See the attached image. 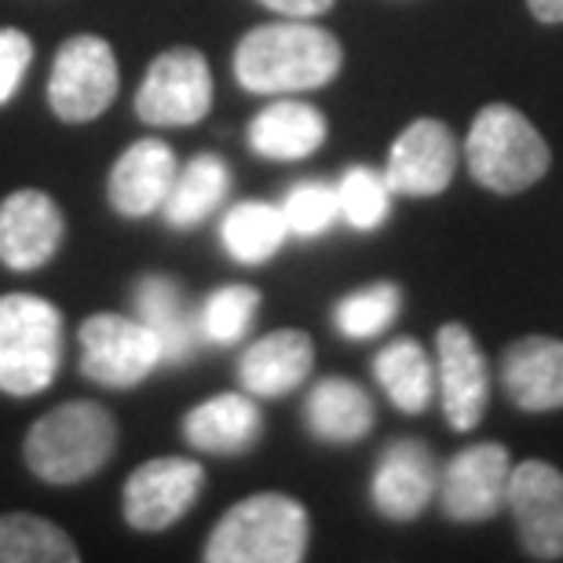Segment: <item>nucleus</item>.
<instances>
[{
	"label": "nucleus",
	"mask_w": 563,
	"mask_h": 563,
	"mask_svg": "<svg viewBox=\"0 0 563 563\" xmlns=\"http://www.w3.org/2000/svg\"><path fill=\"white\" fill-rule=\"evenodd\" d=\"M63 363V311L30 292L0 297V391L41 396Z\"/></svg>",
	"instance_id": "obj_3"
},
{
	"label": "nucleus",
	"mask_w": 563,
	"mask_h": 563,
	"mask_svg": "<svg viewBox=\"0 0 563 563\" xmlns=\"http://www.w3.org/2000/svg\"><path fill=\"white\" fill-rule=\"evenodd\" d=\"M118 450V421L99 402L74 399L55 407L52 413L30 428L22 454L37 479L55 487H74L114 457Z\"/></svg>",
	"instance_id": "obj_2"
},
{
	"label": "nucleus",
	"mask_w": 563,
	"mask_h": 563,
	"mask_svg": "<svg viewBox=\"0 0 563 563\" xmlns=\"http://www.w3.org/2000/svg\"><path fill=\"white\" fill-rule=\"evenodd\" d=\"M220 239L239 264H264L289 239L286 212L282 206H267V201H242L223 217Z\"/></svg>",
	"instance_id": "obj_24"
},
{
	"label": "nucleus",
	"mask_w": 563,
	"mask_h": 563,
	"mask_svg": "<svg viewBox=\"0 0 563 563\" xmlns=\"http://www.w3.org/2000/svg\"><path fill=\"white\" fill-rule=\"evenodd\" d=\"M206 487V468L187 457H154L125 483V520L136 531H165L184 520Z\"/></svg>",
	"instance_id": "obj_9"
},
{
	"label": "nucleus",
	"mask_w": 563,
	"mask_h": 563,
	"mask_svg": "<svg viewBox=\"0 0 563 563\" xmlns=\"http://www.w3.org/2000/svg\"><path fill=\"white\" fill-rule=\"evenodd\" d=\"M509 450L498 443H476L446 461L439 476L443 512L457 523H483L505 505L509 494Z\"/></svg>",
	"instance_id": "obj_10"
},
{
	"label": "nucleus",
	"mask_w": 563,
	"mask_h": 563,
	"mask_svg": "<svg viewBox=\"0 0 563 563\" xmlns=\"http://www.w3.org/2000/svg\"><path fill=\"white\" fill-rule=\"evenodd\" d=\"M228 190H231V173H228V162H223V157H217V154L190 157V162L176 173V184L162 206L165 223L176 231L198 228V223L228 198Z\"/></svg>",
	"instance_id": "obj_23"
},
{
	"label": "nucleus",
	"mask_w": 563,
	"mask_h": 563,
	"mask_svg": "<svg viewBox=\"0 0 563 563\" xmlns=\"http://www.w3.org/2000/svg\"><path fill=\"white\" fill-rule=\"evenodd\" d=\"M308 549V512L286 494H253L223 512L206 542L209 563H297Z\"/></svg>",
	"instance_id": "obj_4"
},
{
	"label": "nucleus",
	"mask_w": 563,
	"mask_h": 563,
	"mask_svg": "<svg viewBox=\"0 0 563 563\" xmlns=\"http://www.w3.org/2000/svg\"><path fill=\"white\" fill-rule=\"evenodd\" d=\"M341 41L311 22H272L245 33L234 48V77L256 96L322 88L341 74Z\"/></svg>",
	"instance_id": "obj_1"
},
{
	"label": "nucleus",
	"mask_w": 563,
	"mask_h": 563,
	"mask_svg": "<svg viewBox=\"0 0 563 563\" xmlns=\"http://www.w3.org/2000/svg\"><path fill=\"white\" fill-rule=\"evenodd\" d=\"M33 63V41L22 30L0 26V107L19 92L22 74Z\"/></svg>",
	"instance_id": "obj_31"
},
{
	"label": "nucleus",
	"mask_w": 563,
	"mask_h": 563,
	"mask_svg": "<svg viewBox=\"0 0 563 563\" xmlns=\"http://www.w3.org/2000/svg\"><path fill=\"white\" fill-rule=\"evenodd\" d=\"M212 107V74L198 48H168L151 63L140 92L136 114L146 125L176 129L195 125Z\"/></svg>",
	"instance_id": "obj_8"
},
{
	"label": "nucleus",
	"mask_w": 563,
	"mask_h": 563,
	"mask_svg": "<svg viewBox=\"0 0 563 563\" xmlns=\"http://www.w3.org/2000/svg\"><path fill=\"white\" fill-rule=\"evenodd\" d=\"M118 59L103 37L81 33V37H70L55 52L48 103L59 121H70V125L96 121L118 99Z\"/></svg>",
	"instance_id": "obj_6"
},
{
	"label": "nucleus",
	"mask_w": 563,
	"mask_h": 563,
	"mask_svg": "<svg viewBox=\"0 0 563 563\" xmlns=\"http://www.w3.org/2000/svg\"><path fill=\"white\" fill-rule=\"evenodd\" d=\"M74 538L44 516H0V563H77Z\"/></svg>",
	"instance_id": "obj_26"
},
{
	"label": "nucleus",
	"mask_w": 563,
	"mask_h": 563,
	"mask_svg": "<svg viewBox=\"0 0 563 563\" xmlns=\"http://www.w3.org/2000/svg\"><path fill=\"white\" fill-rule=\"evenodd\" d=\"M538 22H563V0H527Z\"/></svg>",
	"instance_id": "obj_33"
},
{
	"label": "nucleus",
	"mask_w": 563,
	"mask_h": 563,
	"mask_svg": "<svg viewBox=\"0 0 563 563\" xmlns=\"http://www.w3.org/2000/svg\"><path fill=\"white\" fill-rule=\"evenodd\" d=\"M77 341H81L85 377L103 388H132L165 363L162 341L140 319H125V314H92Z\"/></svg>",
	"instance_id": "obj_7"
},
{
	"label": "nucleus",
	"mask_w": 563,
	"mask_h": 563,
	"mask_svg": "<svg viewBox=\"0 0 563 563\" xmlns=\"http://www.w3.org/2000/svg\"><path fill=\"white\" fill-rule=\"evenodd\" d=\"M374 374L380 380V388L388 391V399L396 402L402 413H421L428 402H432L435 374L418 341L402 336V341L385 344L380 355L374 358Z\"/></svg>",
	"instance_id": "obj_25"
},
{
	"label": "nucleus",
	"mask_w": 563,
	"mask_h": 563,
	"mask_svg": "<svg viewBox=\"0 0 563 563\" xmlns=\"http://www.w3.org/2000/svg\"><path fill=\"white\" fill-rule=\"evenodd\" d=\"M63 212L44 190H15L0 201V261L11 272L44 267L63 245Z\"/></svg>",
	"instance_id": "obj_14"
},
{
	"label": "nucleus",
	"mask_w": 563,
	"mask_h": 563,
	"mask_svg": "<svg viewBox=\"0 0 563 563\" xmlns=\"http://www.w3.org/2000/svg\"><path fill=\"white\" fill-rule=\"evenodd\" d=\"M439 490V468L432 450L418 439H399L377 461L374 472V505L380 516L407 523L421 516Z\"/></svg>",
	"instance_id": "obj_15"
},
{
	"label": "nucleus",
	"mask_w": 563,
	"mask_h": 563,
	"mask_svg": "<svg viewBox=\"0 0 563 563\" xmlns=\"http://www.w3.org/2000/svg\"><path fill=\"white\" fill-rule=\"evenodd\" d=\"M402 303V292L391 286V282H374V286L347 292V297L336 303L333 322L347 341H374L396 322Z\"/></svg>",
	"instance_id": "obj_27"
},
{
	"label": "nucleus",
	"mask_w": 563,
	"mask_h": 563,
	"mask_svg": "<svg viewBox=\"0 0 563 563\" xmlns=\"http://www.w3.org/2000/svg\"><path fill=\"white\" fill-rule=\"evenodd\" d=\"M176 154L162 140H136L110 168V206L129 220L151 217L176 184Z\"/></svg>",
	"instance_id": "obj_16"
},
{
	"label": "nucleus",
	"mask_w": 563,
	"mask_h": 563,
	"mask_svg": "<svg viewBox=\"0 0 563 563\" xmlns=\"http://www.w3.org/2000/svg\"><path fill=\"white\" fill-rule=\"evenodd\" d=\"M457 168V143L443 121L421 118L410 129L399 132V140L391 143L385 179L391 195L407 198H432L439 195Z\"/></svg>",
	"instance_id": "obj_12"
},
{
	"label": "nucleus",
	"mask_w": 563,
	"mask_h": 563,
	"mask_svg": "<svg viewBox=\"0 0 563 563\" xmlns=\"http://www.w3.org/2000/svg\"><path fill=\"white\" fill-rule=\"evenodd\" d=\"M439 391H443V413L454 432H472L483 421L490 399V369L483 358L476 336L461 322H446L439 330Z\"/></svg>",
	"instance_id": "obj_13"
},
{
	"label": "nucleus",
	"mask_w": 563,
	"mask_h": 563,
	"mask_svg": "<svg viewBox=\"0 0 563 563\" xmlns=\"http://www.w3.org/2000/svg\"><path fill=\"white\" fill-rule=\"evenodd\" d=\"M336 201H341V220L352 223L355 231H374L391 212V187L374 168L355 165L336 184Z\"/></svg>",
	"instance_id": "obj_29"
},
{
	"label": "nucleus",
	"mask_w": 563,
	"mask_h": 563,
	"mask_svg": "<svg viewBox=\"0 0 563 563\" xmlns=\"http://www.w3.org/2000/svg\"><path fill=\"white\" fill-rule=\"evenodd\" d=\"M308 428L322 443H355L374 428V402L355 380L325 377L308 396Z\"/></svg>",
	"instance_id": "obj_22"
},
{
	"label": "nucleus",
	"mask_w": 563,
	"mask_h": 563,
	"mask_svg": "<svg viewBox=\"0 0 563 563\" xmlns=\"http://www.w3.org/2000/svg\"><path fill=\"white\" fill-rule=\"evenodd\" d=\"M282 212H286L289 234H297V239H319L341 217L336 187L319 184V179H303V184L289 187L286 201H282Z\"/></svg>",
	"instance_id": "obj_30"
},
{
	"label": "nucleus",
	"mask_w": 563,
	"mask_h": 563,
	"mask_svg": "<svg viewBox=\"0 0 563 563\" xmlns=\"http://www.w3.org/2000/svg\"><path fill=\"white\" fill-rule=\"evenodd\" d=\"M465 157L472 176L494 195H520L549 173V143L516 107H483L472 121Z\"/></svg>",
	"instance_id": "obj_5"
},
{
	"label": "nucleus",
	"mask_w": 563,
	"mask_h": 563,
	"mask_svg": "<svg viewBox=\"0 0 563 563\" xmlns=\"http://www.w3.org/2000/svg\"><path fill=\"white\" fill-rule=\"evenodd\" d=\"M314 366V344L303 330H275L250 344L239 358L242 388L256 399H282L303 385Z\"/></svg>",
	"instance_id": "obj_17"
},
{
	"label": "nucleus",
	"mask_w": 563,
	"mask_h": 563,
	"mask_svg": "<svg viewBox=\"0 0 563 563\" xmlns=\"http://www.w3.org/2000/svg\"><path fill=\"white\" fill-rule=\"evenodd\" d=\"M501 385L520 410L563 407V341L523 336L501 358Z\"/></svg>",
	"instance_id": "obj_18"
},
{
	"label": "nucleus",
	"mask_w": 563,
	"mask_h": 563,
	"mask_svg": "<svg viewBox=\"0 0 563 563\" xmlns=\"http://www.w3.org/2000/svg\"><path fill=\"white\" fill-rule=\"evenodd\" d=\"M261 4L289 19H314V15H325V11L333 8V0H261Z\"/></svg>",
	"instance_id": "obj_32"
},
{
	"label": "nucleus",
	"mask_w": 563,
	"mask_h": 563,
	"mask_svg": "<svg viewBox=\"0 0 563 563\" xmlns=\"http://www.w3.org/2000/svg\"><path fill=\"white\" fill-rule=\"evenodd\" d=\"M325 140V118L311 103L282 99L253 118L250 146L267 162H300L311 157Z\"/></svg>",
	"instance_id": "obj_21"
},
{
	"label": "nucleus",
	"mask_w": 563,
	"mask_h": 563,
	"mask_svg": "<svg viewBox=\"0 0 563 563\" xmlns=\"http://www.w3.org/2000/svg\"><path fill=\"white\" fill-rule=\"evenodd\" d=\"M256 308H261V292L253 286H220L217 292H209V300L198 311L201 336L220 347L242 341Z\"/></svg>",
	"instance_id": "obj_28"
},
{
	"label": "nucleus",
	"mask_w": 563,
	"mask_h": 563,
	"mask_svg": "<svg viewBox=\"0 0 563 563\" xmlns=\"http://www.w3.org/2000/svg\"><path fill=\"white\" fill-rule=\"evenodd\" d=\"M184 435L201 454L239 457V454H250V450L261 443L264 418L250 396L228 391V396H212L206 402H198L184 418Z\"/></svg>",
	"instance_id": "obj_19"
},
{
	"label": "nucleus",
	"mask_w": 563,
	"mask_h": 563,
	"mask_svg": "<svg viewBox=\"0 0 563 563\" xmlns=\"http://www.w3.org/2000/svg\"><path fill=\"white\" fill-rule=\"evenodd\" d=\"M136 314L146 330L162 341V358L168 366H179L195 355L201 325H198V314L187 308V297L176 278H168V275L140 278Z\"/></svg>",
	"instance_id": "obj_20"
},
{
	"label": "nucleus",
	"mask_w": 563,
	"mask_h": 563,
	"mask_svg": "<svg viewBox=\"0 0 563 563\" xmlns=\"http://www.w3.org/2000/svg\"><path fill=\"white\" fill-rule=\"evenodd\" d=\"M505 505L512 509L516 531L534 560L563 556V472L545 461H523L512 468Z\"/></svg>",
	"instance_id": "obj_11"
}]
</instances>
